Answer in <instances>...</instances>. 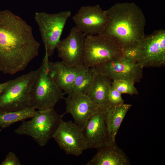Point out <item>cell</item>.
Segmentation results:
<instances>
[{
	"label": "cell",
	"mask_w": 165,
	"mask_h": 165,
	"mask_svg": "<svg viewBox=\"0 0 165 165\" xmlns=\"http://www.w3.org/2000/svg\"><path fill=\"white\" fill-rule=\"evenodd\" d=\"M71 15L70 11L53 14L45 12L35 13V19L39 27L45 54L49 57L54 53L67 20Z\"/></svg>",
	"instance_id": "7"
},
{
	"label": "cell",
	"mask_w": 165,
	"mask_h": 165,
	"mask_svg": "<svg viewBox=\"0 0 165 165\" xmlns=\"http://www.w3.org/2000/svg\"><path fill=\"white\" fill-rule=\"evenodd\" d=\"M96 74L92 68L86 67L77 75L67 94L74 91L86 94Z\"/></svg>",
	"instance_id": "20"
},
{
	"label": "cell",
	"mask_w": 165,
	"mask_h": 165,
	"mask_svg": "<svg viewBox=\"0 0 165 165\" xmlns=\"http://www.w3.org/2000/svg\"><path fill=\"white\" fill-rule=\"evenodd\" d=\"M40 46L26 21L9 10L0 11V72L24 71L38 55Z\"/></svg>",
	"instance_id": "1"
},
{
	"label": "cell",
	"mask_w": 165,
	"mask_h": 165,
	"mask_svg": "<svg viewBox=\"0 0 165 165\" xmlns=\"http://www.w3.org/2000/svg\"><path fill=\"white\" fill-rule=\"evenodd\" d=\"M40 71V67L9 80L0 95V112L14 111L31 107L33 88Z\"/></svg>",
	"instance_id": "3"
},
{
	"label": "cell",
	"mask_w": 165,
	"mask_h": 165,
	"mask_svg": "<svg viewBox=\"0 0 165 165\" xmlns=\"http://www.w3.org/2000/svg\"><path fill=\"white\" fill-rule=\"evenodd\" d=\"M134 84L128 80H116L112 81V85L121 94H126L133 95L139 94Z\"/></svg>",
	"instance_id": "21"
},
{
	"label": "cell",
	"mask_w": 165,
	"mask_h": 165,
	"mask_svg": "<svg viewBox=\"0 0 165 165\" xmlns=\"http://www.w3.org/2000/svg\"><path fill=\"white\" fill-rule=\"evenodd\" d=\"M130 160L116 145L111 144L98 152L86 165H129Z\"/></svg>",
	"instance_id": "16"
},
{
	"label": "cell",
	"mask_w": 165,
	"mask_h": 165,
	"mask_svg": "<svg viewBox=\"0 0 165 165\" xmlns=\"http://www.w3.org/2000/svg\"><path fill=\"white\" fill-rule=\"evenodd\" d=\"M106 11L109 22L100 34L115 38L123 50L137 47L145 35L146 19L141 10L134 4H121Z\"/></svg>",
	"instance_id": "2"
},
{
	"label": "cell",
	"mask_w": 165,
	"mask_h": 165,
	"mask_svg": "<svg viewBox=\"0 0 165 165\" xmlns=\"http://www.w3.org/2000/svg\"><path fill=\"white\" fill-rule=\"evenodd\" d=\"M53 138L67 154L78 156L87 149L82 129L72 121L63 120Z\"/></svg>",
	"instance_id": "10"
},
{
	"label": "cell",
	"mask_w": 165,
	"mask_h": 165,
	"mask_svg": "<svg viewBox=\"0 0 165 165\" xmlns=\"http://www.w3.org/2000/svg\"><path fill=\"white\" fill-rule=\"evenodd\" d=\"M0 165H21V163L16 155L12 152H9Z\"/></svg>",
	"instance_id": "23"
},
{
	"label": "cell",
	"mask_w": 165,
	"mask_h": 165,
	"mask_svg": "<svg viewBox=\"0 0 165 165\" xmlns=\"http://www.w3.org/2000/svg\"><path fill=\"white\" fill-rule=\"evenodd\" d=\"M106 108H100L88 119L82 129L87 149L99 150L114 143L110 138L106 123Z\"/></svg>",
	"instance_id": "13"
},
{
	"label": "cell",
	"mask_w": 165,
	"mask_h": 165,
	"mask_svg": "<svg viewBox=\"0 0 165 165\" xmlns=\"http://www.w3.org/2000/svg\"><path fill=\"white\" fill-rule=\"evenodd\" d=\"M75 27L86 36L101 34L109 20L106 11L98 5L81 7L72 17Z\"/></svg>",
	"instance_id": "11"
},
{
	"label": "cell",
	"mask_w": 165,
	"mask_h": 165,
	"mask_svg": "<svg viewBox=\"0 0 165 165\" xmlns=\"http://www.w3.org/2000/svg\"><path fill=\"white\" fill-rule=\"evenodd\" d=\"M109 105H115L124 103L121 94L112 85L108 95Z\"/></svg>",
	"instance_id": "22"
},
{
	"label": "cell",
	"mask_w": 165,
	"mask_h": 165,
	"mask_svg": "<svg viewBox=\"0 0 165 165\" xmlns=\"http://www.w3.org/2000/svg\"><path fill=\"white\" fill-rule=\"evenodd\" d=\"M66 105L65 113L71 114L74 123L83 129L88 119L101 107L94 103L86 94L74 91L63 98Z\"/></svg>",
	"instance_id": "14"
},
{
	"label": "cell",
	"mask_w": 165,
	"mask_h": 165,
	"mask_svg": "<svg viewBox=\"0 0 165 165\" xmlns=\"http://www.w3.org/2000/svg\"><path fill=\"white\" fill-rule=\"evenodd\" d=\"M112 83L109 78L97 73L86 95L95 104L106 108L109 106L108 95Z\"/></svg>",
	"instance_id": "17"
},
{
	"label": "cell",
	"mask_w": 165,
	"mask_h": 165,
	"mask_svg": "<svg viewBox=\"0 0 165 165\" xmlns=\"http://www.w3.org/2000/svg\"><path fill=\"white\" fill-rule=\"evenodd\" d=\"M123 57V49L115 38L103 34L86 37L84 65L89 68Z\"/></svg>",
	"instance_id": "5"
},
{
	"label": "cell",
	"mask_w": 165,
	"mask_h": 165,
	"mask_svg": "<svg viewBox=\"0 0 165 165\" xmlns=\"http://www.w3.org/2000/svg\"><path fill=\"white\" fill-rule=\"evenodd\" d=\"M49 57L45 54L32 91L31 107L38 111L54 108L65 94L49 73Z\"/></svg>",
	"instance_id": "6"
},
{
	"label": "cell",
	"mask_w": 165,
	"mask_h": 165,
	"mask_svg": "<svg viewBox=\"0 0 165 165\" xmlns=\"http://www.w3.org/2000/svg\"><path fill=\"white\" fill-rule=\"evenodd\" d=\"M38 112L32 107L8 112H0V127L6 128L16 122L31 118Z\"/></svg>",
	"instance_id": "19"
},
{
	"label": "cell",
	"mask_w": 165,
	"mask_h": 165,
	"mask_svg": "<svg viewBox=\"0 0 165 165\" xmlns=\"http://www.w3.org/2000/svg\"><path fill=\"white\" fill-rule=\"evenodd\" d=\"M9 82V80L2 83H0V95L8 85Z\"/></svg>",
	"instance_id": "24"
},
{
	"label": "cell",
	"mask_w": 165,
	"mask_h": 165,
	"mask_svg": "<svg viewBox=\"0 0 165 165\" xmlns=\"http://www.w3.org/2000/svg\"><path fill=\"white\" fill-rule=\"evenodd\" d=\"M132 105L123 103L109 105L105 110V119L109 133L112 142L116 143V138L121 124Z\"/></svg>",
	"instance_id": "18"
},
{
	"label": "cell",
	"mask_w": 165,
	"mask_h": 165,
	"mask_svg": "<svg viewBox=\"0 0 165 165\" xmlns=\"http://www.w3.org/2000/svg\"><path fill=\"white\" fill-rule=\"evenodd\" d=\"M92 68L96 73L105 75L112 81L125 80L135 83L139 82L143 77V68L137 61L124 56Z\"/></svg>",
	"instance_id": "9"
},
{
	"label": "cell",
	"mask_w": 165,
	"mask_h": 165,
	"mask_svg": "<svg viewBox=\"0 0 165 165\" xmlns=\"http://www.w3.org/2000/svg\"><path fill=\"white\" fill-rule=\"evenodd\" d=\"M86 37L75 26L71 28L68 36L58 42L56 48L58 56L67 65H84Z\"/></svg>",
	"instance_id": "12"
},
{
	"label": "cell",
	"mask_w": 165,
	"mask_h": 165,
	"mask_svg": "<svg viewBox=\"0 0 165 165\" xmlns=\"http://www.w3.org/2000/svg\"><path fill=\"white\" fill-rule=\"evenodd\" d=\"M66 114L59 115L54 108L38 110L37 114L30 120L22 121L14 132L18 135L30 136L40 146L43 147L53 138Z\"/></svg>",
	"instance_id": "4"
},
{
	"label": "cell",
	"mask_w": 165,
	"mask_h": 165,
	"mask_svg": "<svg viewBox=\"0 0 165 165\" xmlns=\"http://www.w3.org/2000/svg\"><path fill=\"white\" fill-rule=\"evenodd\" d=\"M86 67L84 65L70 67L62 61H49L48 64V69L50 76L65 94L68 93L77 75Z\"/></svg>",
	"instance_id": "15"
},
{
	"label": "cell",
	"mask_w": 165,
	"mask_h": 165,
	"mask_svg": "<svg viewBox=\"0 0 165 165\" xmlns=\"http://www.w3.org/2000/svg\"><path fill=\"white\" fill-rule=\"evenodd\" d=\"M137 61L143 68L165 66V30L145 35L137 46Z\"/></svg>",
	"instance_id": "8"
}]
</instances>
